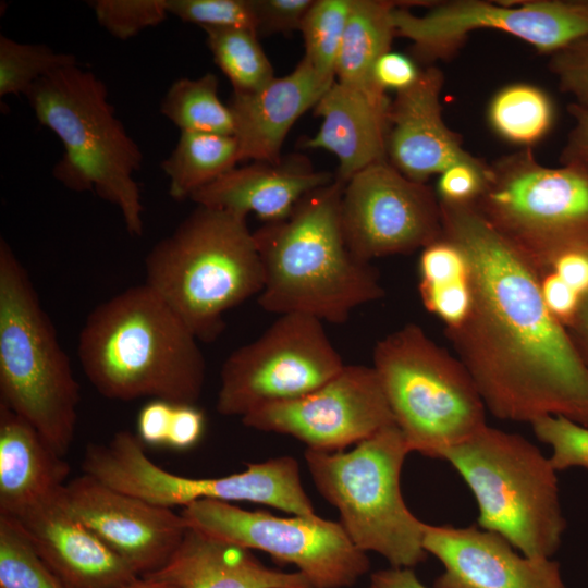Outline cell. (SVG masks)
<instances>
[{
  "label": "cell",
  "mask_w": 588,
  "mask_h": 588,
  "mask_svg": "<svg viewBox=\"0 0 588 588\" xmlns=\"http://www.w3.org/2000/svg\"><path fill=\"white\" fill-rule=\"evenodd\" d=\"M440 207L443 235L465 254L473 292L466 319L444 332L487 411L501 420L562 416L588 427V367L548 309L539 273L474 205Z\"/></svg>",
  "instance_id": "cell-1"
},
{
  "label": "cell",
  "mask_w": 588,
  "mask_h": 588,
  "mask_svg": "<svg viewBox=\"0 0 588 588\" xmlns=\"http://www.w3.org/2000/svg\"><path fill=\"white\" fill-rule=\"evenodd\" d=\"M343 188L334 177L304 196L285 219L254 232L264 270L257 302L264 310L343 323L355 308L384 296L377 270L345 243Z\"/></svg>",
  "instance_id": "cell-2"
},
{
  "label": "cell",
  "mask_w": 588,
  "mask_h": 588,
  "mask_svg": "<svg viewBox=\"0 0 588 588\" xmlns=\"http://www.w3.org/2000/svg\"><path fill=\"white\" fill-rule=\"evenodd\" d=\"M197 338L145 283L95 307L78 338V359L99 394L196 404L206 381Z\"/></svg>",
  "instance_id": "cell-3"
},
{
  "label": "cell",
  "mask_w": 588,
  "mask_h": 588,
  "mask_svg": "<svg viewBox=\"0 0 588 588\" xmlns=\"http://www.w3.org/2000/svg\"><path fill=\"white\" fill-rule=\"evenodd\" d=\"M145 284L200 342L224 330V315L264 287V270L246 217L197 207L145 258Z\"/></svg>",
  "instance_id": "cell-4"
},
{
  "label": "cell",
  "mask_w": 588,
  "mask_h": 588,
  "mask_svg": "<svg viewBox=\"0 0 588 588\" xmlns=\"http://www.w3.org/2000/svg\"><path fill=\"white\" fill-rule=\"evenodd\" d=\"M25 96L38 122L63 145L52 171L56 180L114 205L126 231L143 235L144 207L134 179L143 154L115 115L105 83L76 64L37 81Z\"/></svg>",
  "instance_id": "cell-5"
},
{
  "label": "cell",
  "mask_w": 588,
  "mask_h": 588,
  "mask_svg": "<svg viewBox=\"0 0 588 588\" xmlns=\"http://www.w3.org/2000/svg\"><path fill=\"white\" fill-rule=\"evenodd\" d=\"M79 400L56 329L27 271L1 238L0 403L65 456L75 437Z\"/></svg>",
  "instance_id": "cell-6"
},
{
  "label": "cell",
  "mask_w": 588,
  "mask_h": 588,
  "mask_svg": "<svg viewBox=\"0 0 588 588\" xmlns=\"http://www.w3.org/2000/svg\"><path fill=\"white\" fill-rule=\"evenodd\" d=\"M458 473L478 507L477 526L520 553L552 558L566 531L558 471L522 434L486 425L441 456Z\"/></svg>",
  "instance_id": "cell-7"
},
{
  "label": "cell",
  "mask_w": 588,
  "mask_h": 588,
  "mask_svg": "<svg viewBox=\"0 0 588 588\" xmlns=\"http://www.w3.org/2000/svg\"><path fill=\"white\" fill-rule=\"evenodd\" d=\"M409 453L394 424L350 451L307 449L304 454L317 491L338 510L339 523L352 542L399 568H413L428 556L426 523L411 512L401 490V473Z\"/></svg>",
  "instance_id": "cell-8"
},
{
  "label": "cell",
  "mask_w": 588,
  "mask_h": 588,
  "mask_svg": "<svg viewBox=\"0 0 588 588\" xmlns=\"http://www.w3.org/2000/svg\"><path fill=\"white\" fill-rule=\"evenodd\" d=\"M373 369L412 452L442 454L483 428L486 405L465 366L416 323L373 348Z\"/></svg>",
  "instance_id": "cell-9"
},
{
  "label": "cell",
  "mask_w": 588,
  "mask_h": 588,
  "mask_svg": "<svg viewBox=\"0 0 588 588\" xmlns=\"http://www.w3.org/2000/svg\"><path fill=\"white\" fill-rule=\"evenodd\" d=\"M483 219L539 273L561 256L588 252V169L547 167L531 148L489 164L474 205Z\"/></svg>",
  "instance_id": "cell-10"
},
{
  "label": "cell",
  "mask_w": 588,
  "mask_h": 588,
  "mask_svg": "<svg viewBox=\"0 0 588 588\" xmlns=\"http://www.w3.org/2000/svg\"><path fill=\"white\" fill-rule=\"evenodd\" d=\"M82 469L109 487L169 509L208 499L264 504L297 516L317 515L292 456L246 463L244 470L228 476L191 478L155 464L138 436L121 430L106 443L88 444Z\"/></svg>",
  "instance_id": "cell-11"
},
{
  "label": "cell",
  "mask_w": 588,
  "mask_h": 588,
  "mask_svg": "<svg viewBox=\"0 0 588 588\" xmlns=\"http://www.w3.org/2000/svg\"><path fill=\"white\" fill-rule=\"evenodd\" d=\"M181 515L189 529L292 564L313 588L353 587L370 568L341 524L318 515L281 517L208 499L189 503Z\"/></svg>",
  "instance_id": "cell-12"
},
{
  "label": "cell",
  "mask_w": 588,
  "mask_h": 588,
  "mask_svg": "<svg viewBox=\"0 0 588 588\" xmlns=\"http://www.w3.org/2000/svg\"><path fill=\"white\" fill-rule=\"evenodd\" d=\"M344 365L321 320L279 315L222 364L217 411L242 418L260 406L297 399L328 382Z\"/></svg>",
  "instance_id": "cell-13"
},
{
  "label": "cell",
  "mask_w": 588,
  "mask_h": 588,
  "mask_svg": "<svg viewBox=\"0 0 588 588\" xmlns=\"http://www.w3.org/2000/svg\"><path fill=\"white\" fill-rule=\"evenodd\" d=\"M393 25L395 37L411 40L414 54L426 63L451 57L479 29L501 30L551 56L588 37V0H454L434 2L422 15L402 2L393 11Z\"/></svg>",
  "instance_id": "cell-14"
},
{
  "label": "cell",
  "mask_w": 588,
  "mask_h": 588,
  "mask_svg": "<svg viewBox=\"0 0 588 588\" xmlns=\"http://www.w3.org/2000/svg\"><path fill=\"white\" fill-rule=\"evenodd\" d=\"M345 243L359 260L407 255L443 235L434 189L409 180L388 160L353 175L341 198Z\"/></svg>",
  "instance_id": "cell-15"
},
{
  "label": "cell",
  "mask_w": 588,
  "mask_h": 588,
  "mask_svg": "<svg viewBox=\"0 0 588 588\" xmlns=\"http://www.w3.org/2000/svg\"><path fill=\"white\" fill-rule=\"evenodd\" d=\"M241 419L247 428L291 436L326 452L344 451L395 424L373 367L346 364L316 390L260 406Z\"/></svg>",
  "instance_id": "cell-16"
},
{
  "label": "cell",
  "mask_w": 588,
  "mask_h": 588,
  "mask_svg": "<svg viewBox=\"0 0 588 588\" xmlns=\"http://www.w3.org/2000/svg\"><path fill=\"white\" fill-rule=\"evenodd\" d=\"M61 499L138 576L161 568L187 530L181 513L109 487L86 474L66 482Z\"/></svg>",
  "instance_id": "cell-17"
},
{
  "label": "cell",
  "mask_w": 588,
  "mask_h": 588,
  "mask_svg": "<svg viewBox=\"0 0 588 588\" xmlns=\"http://www.w3.org/2000/svg\"><path fill=\"white\" fill-rule=\"evenodd\" d=\"M424 548L443 566L433 588H567L559 562L529 558L479 526L426 524Z\"/></svg>",
  "instance_id": "cell-18"
},
{
  "label": "cell",
  "mask_w": 588,
  "mask_h": 588,
  "mask_svg": "<svg viewBox=\"0 0 588 588\" xmlns=\"http://www.w3.org/2000/svg\"><path fill=\"white\" fill-rule=\"evenodd\" d=\"M442 71L428 65L408 88L397 91L388 114L387 160L403 175L427 183L473 155L444 122L440 95Z\"/></svg>",
  "instance_id": "cell-19"
},
{
  "label": "cell",
  "mask_w": 588,
  "mask_h": 588,
  "mask_svg": "<svg viewBox=\"0 0 588 588\" xmlns=\"http://www.w3.org/2000/svg\"><path fill=\"white\" fill-rule=\"evenodd\" d=\"M61 490L12 517L64 586L121 588L140 577L69 511Z\"/></svg>",
  "instance_id": "cell-20"
},
{
  "label": "cell",
  "mask_w": 588,
  "mask_h": 588,
  "mask_svg": "<svg viewBox=\"0 0 588 588\" xmlns=\"http://www.w3.org/2000/svg\"><path fill=\"white\" fill-rule=\"evenodd\" d=\"M334 81L321 76L306 59L259 90L232 94L231 109L241 161L279 162L295 122L314 109Z\"/></svg>",
  "instance_id": "cell-21"
},
{
  "label": "cell",
  "mask_w": 588,
  "mask_h": 588,
  "mask_svg": "<svg viewBox=\"0 0 588 588\" xmlns=\"http://www.w3.org/2000/svg\"><path fill=\"white\" fill-rule=\"evenodd\" d=\"M334 177L316 170L306 157L291 155L279 162L253 161L235 167L193 194L191 200L242 217L254 213L272 223L285 219L304 196Z\"/></svg>",
  "instance_id": "cell-22"
},
{
  "label": "cell",
  "mask_w": 588,
  "mask_h": 588,
  "mask_svg": "<svg viewBox=\"0 0 588 588\" xmlns=\"http://www.w3.org/2000/svg\"><path fill=\"white\" fill-rule=\"evenodd\" d=\"M390 105L334 81L314 108L320 127L303 147L333 154L339 160L335 179L345 184L368 166L387 160Z\"/></svg>",
  "instance_id": "cell-23"
},
{
  "label": "cell",
  "mask_w": 588,
  "mask_h": 588,
  "mask_svg": "<svg viewBox=\"0 0 588 588\" xmlns=\"http://www.w3.org/2000/svg\"><path fill=\"white\" fill-rule=\"evenodd\" d=\"M140 577L175 588H313L297 571L268 567L250 550L189 528L167 563Z\"/></svg>",
  "instance_id": "cell-24"
},
{
  "label": "cell",
  "mask_w": 588,
  "mask_h": 588,
  "mask_svg": "<svg viewBox=\"0 0 588 588\" xmlns=\"http://www.w3.org/2000/svg\"><path fill=\"white\" fill-rule=\"evenodd\" d=\"M69 474L64 456L0 403V514L15 516L57 494Z\"/></svg>",
  "instance_id": "cell-25"
},
{
  "label": "cell",
  "mask_w": 588,
  "mask_h": 588,
  "mask_svg": "<svg viewBox=\"0 0 588 588\" xmlns=\"http://www.w3.org/2000/svg\"><path fill=\"white\" fill-rule=\"evenodd\" d=\"M402 2L352 0L345 34L335 66V81L366 96L389 101L372 78L377 60L391 50L395 37L393 11Z\"/></svg>",
  "instance_id": "cell-26"
},
{
  "label": "cell",
  "mask_w": 588,
  "mask_h": 588,
  "mask_svg": "<svg viewBox=\"0 0 588 588\" xmlns=\"http://www.w3.org/2000/svg\"><path fill=\"white\" fill-rule=\"evenodd\" d=\"M240 161L238 144L233 135L181 132L174 149L161 162V169L169 179V195L184 200Z\"/></svg>",
  "instance_id": "cell-27"
},
{
  "label": "cell",
  "mask_w": 588,
  "mask_h": 588,
  "mask_svg": "<svg viewBox=\"0 0 588 588\" xmlns=\"http://www.w3.org/2000/svg\"><path fill=\"white\" fill-rule=\"evenodd\" d=\"M554 107L540 87L527 83L504 86L488 106V121L497 135L522 148L542 139L550 131Z\"/></svg>",
  "instance_id": "cell-28"
},
{
  "label": "cell",
  "mask_w": 588,
  "mask_h": 588,
  "mask_svg": "<svg viewBox=\"0 0 588 588\" xmlns=\"http://www.w3.org/2000/svg\"><path fill=\"white\" fill-rule=\"evenodd\" d=\"M218 86L212 73L179 78L166 93L160 112L181 132L233 135L232 112L219 98Z\"/></svg>",
  "instance_id": "cell-29"
},
{
  "label": "cell",
  "mask_w": 588,
  "mask_h": 588,
  "mask_svg": "<svg viewBox=\"0 0 588 588\" xmlns=\"http://www.w3.org/2000/svg\"><path fill=\"white\" fill-rule=\"evenodd\" d=\"M212 59L230 81L233 93L248 94L275 76L256 32L245 28H204Z\"/></svg>",
  "instance_id": "cell-30"
},
{
  "label": "cell",
  "mask_w": 588,
  "mask_h": 588,
  "mask_svg": "<svg viewBox=\"0 0 588 588\" xmlns=\"http://www.w3.org/2000/svg\"><path fill=\"white\" fill-rule=\"evenodd\" d=\"M0 588H66L7 514H0Z\"/></svg>",
  "instance_id": "cell-31"
},
{
  "label": "cell",
  "mask_w": 588,
  "mask_h": 588,
  "mask_svg": "<svg viewBox=\"0 0 588 588\" xmlns=\"http://www.w3.org/2000/svg\"><path fill=\"white\" fill-rule=\"evenodd\" d=\"M352 0H314L299 32L304 38V59L324 78L335 81Z\"/></svg>",
  "instance_id": "cell-32"
},
{
  "label": "cell",
  "mask_w": 588,
  "mask_h": 588,
  "mask_svg": "<svg viewBox=\"0 0 588 588\" xmlns=\"http://www.w3.org/2000/svg\"><path fill=\"white\" fill-rule=\"evenodd\" d=\"M76 57L41 44H23L0 35V96L26 95L42 77L76 65Z\"/></svg>",
  "instance_id": "cell-33"
},
{
  "label": "cell",
  "mask_w": 588,
  "mask_h": 588,
  "mask_svg": "<svg viewBox=\"0 0 588 588\" xmlns=\"http://www.w3.org/2000/svg\"><path fill=\"white\" fill-rule=\"evenodd\" d=\"M89 5L99 25L120 40L159 25L169 14L167 0H95Z\"/></svg>",
  "instance_id": "cell-34"
},
{
  "label": "cell",
  "mask_w": 588,
  "mask_h": 588,
  "mask_svg": "<svg viewBox=\"0 0 588 588\" xmlns=\"http://www.w3.org/2000/svg\"><path fill=\"white\" fill-rule=\"evenodd\" d=\"M168 12L204 28H245L257 33L252 0H167Z\"/></svg>",
  "instance_id": "cell-35"
},
{
  "label": "cell",
  "mask_w": 588,
  "mask_h": 588,
  "mask_svg": "<svg viewBox=\"0 0 588 588\" xmlns=\"http://www.w3.org/2000/svg\"><path fill=\"white\" fill-rule=\"evenodd\" d=\"M530 425L536 438L551 448L549 457L556 471L588 469V427L562 416H543Z\"/></svg>",
  "instance_id": "cell-36"
},
{
  "label": "cell",
  "mask_w": 588,
  "mask_h": 588,
  "mask_svg": "<svg viewBox=\"0 0 588 588\" xmlns=\"http://www.w3.org/2000/svg\"><path fill=\"white\" fill-rule=\"evenodd\" d=\"M489 176V164L471 156L439 174L436 195L441 204L476 205Z\"/></svg>",
  "instance_id": "cell-37"
},
{
  "label": "cell",
  "mask_w": 588,
  "mask_h": 588,
  "mask_svg": "<svg viewBox=\"0 0 588 588\" xmlns=\"http://www.w3.org/2000/svg\"><path fill=\"white\" fill-rule=\"evenodd\" d=\"M549 69L561 90L571 95L574 103L588 108V37L551 54Z\"/></svg>",
  "instance_id": "cell-38"
},
{
  "label": "cell",
  "mask_w": 588,
  "mask_h": 588,
  "mask_svg": "<svg viewBox=\"0 0 588 588\" xmlns=\"http://www.w3.org/2000/svg\"><path fill=\"white\" fill-rule=\"evenodd\" d=\"M258 36L299 30L314 0H252Z\"/></svg>",
  "instance_id": "cell-39"
},
{
  "label": "cell",
  "mask_w": 588,
  "mask_h": 588,
  "mask_svg": "<svg viewBox=\"0 0 588 588\" xmlns=\"http://www.w3.org/2000/svg\"><path fill=\"white\" fill-rule=\"evenodd\" d=\"M420 72L413 59L390 50L375 63L372 78L379 89L385 93L393 89L397 93L411 87L418 79Z\"/></svg>",
  "instance_id": "cell-40"
},
{
  "label": "cell",
  "mask_w": 588,
  "mask_h": 588,
  "mask_svg": "<svg viewBox=\"0 0 588 588\" xmlns=\"http://www.w3.org/2000/svg\"><path fill=\"white\" fill-rule=\"evenodd\" d=\"M206 418L196 404H174L168 448L186 451L194 448L203 438Z\"/></svg>",
  "instance_id": "cell-41"
},
{
  "label": "cell",
  "mask_w": 588,
  "mask_h": 588,
  "mask_svg": "<svg viewBox=\"0 0 588 588\" xmlns=\"http://www.w3.org/2000/svg\"><path fill=\"white\" fill-rule=\"evenodd\" d=\"M539 277L541 294L548 309L567 329L577 314L583 296L551 271Z\"/></svg>",
  "instance_id": "cell-42"
},
{
  "label": "cell",
  "mask_w": 588,
  "mask_h": 588,
  "mask_svg": "<svg viewBox=\"0 0 588 588\" xmlns=\"http://www.w3.org/2000/svg\"><path fill=\"white\" fill-rule=\"evenodd\" d=\"M174 404L151 400L144 405L137 417V436L144 444L167 445Z\"/></svg>",
  "instance_id": "cell-43"
},
{
  "label": "cell",
  "mask_w": 588,
  "mask_h": 588,
  "mask_svg": "<svg viewBox=\"0 0 588 588\" xmlns=\"http://www.w3.org/2000/svg\"><path fill=\"white\" fill-rule=\"evenodd\" d=\"M567 109L574 125L561 152V163L588 169V108L572 102Z\"/></svg>",
  "instance_id": "cell-44"
},
{
  "label": "cell",
  "mask_w": 588,
  "mask_h": 588,
  "mask_svg": "<svg viewBox=\"0 0 588 588\" xmlns=\"http://www.w3.org/2000/svg\"><path fill=\"white\" fill-rule=\"evenodd\" d=\"M548 271L555 273L581 296L588 292V252L567 253L558 258Z\"/></svg>",
  "instance_id": "cell-45"
},
{
  "label": "cell",
  "mask_w": 588,
  "mask_h": 588,
  "mask_svg": "<svg viewBox=\"0 0 588 588\" xmlns=\"http://www.w3.org/2000/svg\"><path fill=\"white\" fill-rule=\"evenodd\" d=\"M373 588H429L417 577L413 568L389 567L370 575Z\"/></svg>",
  "instance_id": "cell-46"
},
{
  "label": "cell",
  "mask_w": 588,
  "mask_h": 588,
  "mask_svg": "<svg viewBox=\"0 0 588 588\" xmlns=\"http://www.w3.org/2000/svg\"><path fill=\"white\" fill-rule=\"evenodd\" d=\"M567 331L588 367V292L583 295L577 314L567 327Z\"/></svg>",
  "instance_id": "cell-47"
},
{
  "label": "cell",
  "mask_w": 588,
  "mask_h": 588,
  "mask_svg": "<svg viewBox=\"0 0 588 588\" xmlns=\"http://www.w3.org/2000/svg\"><path fill=\"white\" fill-rule=\"evenodd\" d=\"M121 588H175V587L166 581L146 578V577H138L136 580Z\"/></svg>",
  "instance_id": "cell-48"
},
{
  "label": "cell",
  "mask_w": 588,
  "mask_h": 588,
  "mask_svg": "<svg viewBox=\"0 0 588 588\" xmlns=\"http://www.w3.org/2000/svg\"><path fill=\"white\" fill-rule=\"evenodd\" d=\"M368 588H373V587H372L371 585H369V587H368Z\"/></svg>",
  "instance_id": "cell-49"
}]
</instances>
